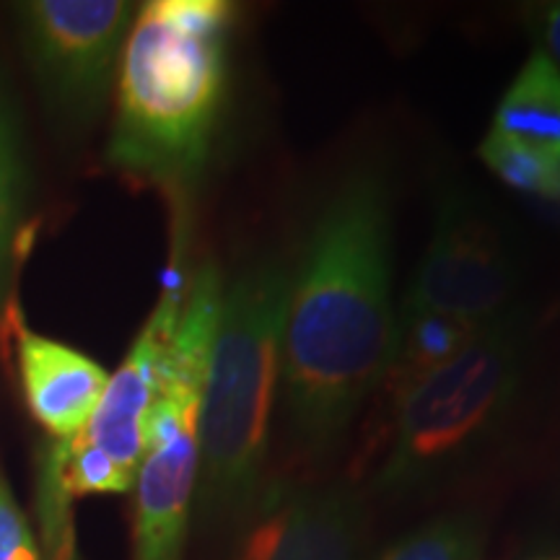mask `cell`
<instances>
[{"label": "cell", "mask_w": 560, "mask_h": 560, "mask_svg": "<svg viewBox=\"0 0 560 560\" xmlns=\"http://www.w3.org/2000/svg\"><path fill=\"white\" fill-rule=\"evenodd\" d=\"M397 330L387 185L359 170L322 208L289 285L280 371L301 450L322 454L348 431L387 380Z\"/></svg>", "instance_id": "1"}, {"label": "cell", "mask_w": 560, "mask_h": 560, "mask_svg": "<svg viewBox=\"0 0 560 560\" xmlns=\"http://www.w3.org/2000/svg\"><path fill=\"white\" fill-rule=\"evenodd\" d=\"M231 16L223 0H153L136 13L117 70V170L174 195L200 177L226 83Z\"/></svg>", "instance_id": "2"}, {"label": "cell", "mask_w": 560, "mask_h": 560, "mask_svg": "<svg viewBox=\"0 0 560 560\" xmlns=\"http://www.w3.org/2000/svg\"><path fill=\"white\" fill-rule=\"evenodd\" d=\"M291 278L252 262L223 285L198 418V503L210 522L240 520L260 490Z\"/></svg>", "instance_id": "3"}, {"label": "cell", "mask_w": 560, "mask_h": 560, "mask_svg": "<svg viewBox=\"0 0 560 560\" xmlns=\"http://www.w3.org/2000/svg\"><path fill=\"white\" fill-rule=\"evenodd\" d=\"M520 314L482 327L454 359L395 392V429L376 488L405 493L482 444L514 400L524 371Z\"/></svg>", "instance_id": "4"}, {"label": "cell", "mask_w": 560, "mask_h": 560, "mask_svg": "<svg viewBox=\"0 0 560 560\" xmlns=\"http://www.w3.org/2000/svg\"><path fill=\"white\" fill-rule=\"evenodd\" d=\"M520 268L501 229L465 195L439 202L436 223L402 312H425L488 327L514 314Z\"/></svg>", "instance_id": "5"}, {"label": "cell", "mask_w": 560, "mask_h": 560, "mask_svg": "<svg viewBox=\"0 0 560 560\" xmlns=\"http://www.w3.org/2000/svg\"><path fill=\"white\" fill-rule=\"evenodd\" d=\"M26 52L55 107L91 117L107 91L128 39L132 3L122 0H34L19 5Z\"/></svg>", "instance_id": "6"}, {"label": "cell", "mask_w": 560, "mask_h": 560, "mask_svg": "<svg viewBox=\"0 0 560 560\" xmlns=\"http://www.w3.org/2000/svg\"><path fill=\"white\" fill-rule=\"evenodd\" d=\"M363 503L342 486L278 490L265 499L236 560H359Z\"/></svg>", "instance_id": "7"}, {"label": "cell", "mask_w": 560, "mask_h": 560, "mask_svg": "<svg viewBox=\"0 0 560 560\" xmlns=\"http://www.w3.org/2000/svg\"><path fill=\"white\" fill-rule=\"evenodd\" d=\"M198 488V423L145 446L136 480L132 560H182Z\"/></svg>", "instance_id": "8"}, {"label": "cell", "mask_w": 560, "mask_h": 560, "mask_svg": "<svg viewBox=\"0 0 560 560\" xmlns=\"http://www.w3.org/2000/svg\"><path fill=\"white\" fill-rule=\"evenodd\" d=\"M19 363L30 408L55 439H73L86 429L109 382L100 363L30 330H19Z\"/></svg>", "instance_id": "9"}, {"label": "cell", "mask_w": 560, "mask_h": 560, "mask_svg": "<svg viewBox=\"0 0 560 560\" xmlns=\"http://www.w3.org/2000/svg\"><path fill=\"white\" fill-rule=\"evenodd\" d=\"M490 130L560 161V68L542 50L511 81Z\"/></svg>", "instance_id": "10"}, {"label": "cell", "mask_w": 560, "mask_h": 560, "mask_svg": "<svg viewBox=\"0 0 560 560\" xmlns=\"http://www.w3.org/2000/svg\"><path fill=\"white\" fill-rule=\"evenodd\" d=\"M397 322H400V330H397L395 361L384 380V384L392 387V395L425 371L454 359L482 330V327L478 330V327L462 325L457 319L425 312H400Z\"/></svg>", "instance_id": "11"}, {"label": "cell", "mask_w": 560, "mask_h": 560, "mask_svg": "<svg viewBox=\"0 0 560 560\" xmlns=\"http://www.w3.org/2000/svg\"><path fill=\"white\" fill-rule=\"evenodd\" d=\"M26 185H30V172H26L24 136H21L11 91L0 73V291L9 278L13 247H16Z\"/></svg>", "instance_id": "12"}, {"label": "cell", "mask_w": 560, "mask_h": 560, "mask_svg": "<svg viewBox=\"0 0 560 560\" xmlns=\"http://www.w3.org/2000/svg\"><path fill=\"white\" fill-rule=\"evenodd\" d=\"M482 548L486 529L478 516L446 514L405 535L380 560H482Z\"/></svg>", "instance_id": "13"}, {"label": "cell", "mask_w": 560, "mask_h": 560, "mask_svg": "<svg viewBox=\"0 0 560 560\" xmlns=\"http://www.w3.org/2000/svg\"><path fill=\"white\" fill-rule=\"evenodd\" d=\"M480 159L511 190L550 200L560 198V161L548 153L490 130L480 143Z\"/></svg>", "instance_id": "14"}, {"label": "cell", "mask_w": 560, "mask_h": 560, "mask_svg": "<svg viewBox=\"0 0 560 560\" xmlns=\"http://www.w3.org/2000/svg\"><path fill=\"white\" fill-rule=\"evenodd\" d=\"M0 560H39L24 514L3 478H0Z\"/></svg>", "instance_id": "15"}, {"label": "cell", "mask_w": 560, "mask_h": 560, "mask_svg": "<svg viewBox=\"0 0 560 560\" xmlns=\"http://www.w3.org/2000/svg\"><path fill=\"white\" fill-rule=\"evenodd\" d=\"M535 32L542 39V52L560 68V0L535 11Z\"/></svg>", "instance_id": "16"}]
</instances>
